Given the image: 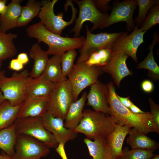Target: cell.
<instances>
[{"mask_svg": "<svg viewBox=\"0 0 159 159\" xmlns=\"http://www.w3.org/2000/svg\"><path fill=\"white\" fill-rule=\"evenodd\" d=\"M0 159H13V158L7 155L5 153H0Z\"/></svg>", "mask_w": 159, "mask_h": 159, "instance_id": "obj_45", "label": "cell"}, {"mask_svg": "<svg viewBox=\"0 0 159 159\" xmlns=\"http://www.w3.org/2000/svg\"><path fill=\"white\" fill-rule=\"evenodd\" d=\"M113 4L111 13L105 23L104 28L119 22L124 21L127 24V30H133L136 25L133 16L137 6V0H126L120 2L115 1Z\"/></svg>", "mask_w": 159, "mask_h": 159, "instance_id": "obj_12", "label": "cell"}, {"mask_svg": "<svg viewBox=\"0 0 159 159\" xmlns=\"http://www.w3.org/2000/svg\"></svg>", "mask_w": 159, "mask_h": 159, "instance_id": "obj_49", "label": "cell"}, {"mask_svg": "<svg viewBox=\"0 0 159 159\" xmlns=\"http://www.w3.org/2000/svg\"><path fill=\"white\" fill-rule=\"evenodd\" d=\"M75 101L71 85L67 79L55 85L48 97L47 111L64 120L69 107Z\"/></svg>", "mask_w": 159, "mask_h": 159, "instance_id": "obj_7", "label": "cell"}, {"mask_svg": "<svg viewBox=\"0 0 159 159\" xmlns=\"http://www.w3.org/2000/svg\"><path fill=\"white\" fill-rule=\"evenodd\" d=\"M14 124L17 135L32 137L49 148H56L58 143L53 134L44 127L42 117L17 118Z\"/></svg>", "mask_w": 159, "mask_h": 159, "instance_id": "obj_6", "label": "cell"}, {"mask_svg": "<svg viewBox=\"0 0 159 159\" xmlns=\"http://www.w3.org/2000/svg\"><path fill=\"white\" fill-rule=\"evenodd\" d=\"M87 95V92H84L80 98L69 107L64 119V126L66 128L74 130L80 123L83 117V110Z\"/></svg>", "mask_w": 159, "mask_h": 159, "instance_id": "obj_21", "label": "cell"}, {"mask_svg": "<svg viewBox=\"0 0 159 159\" xmlns=\"http://www.w3.org/2000/svg\"><path fill=\"white\" fill-rule=\"evenodd\" d=\"M128 134L126 142L132 149H146L154 151L159 148L158 143L134 128L130 129Z\"/></svg>", "mask_w": 159, "mask_h": 159, "instance_id": "obj_22", "label": "cell"}, {"mask_svg": "<svg viewBox=\"0 0 159 159\" xmlns=\"http://www.w3.org/2000/svg\"><path fill=\"white\" fill-rule=\"evenodd\" d=\"M131 128L128 126L116 125L114 130L105 138L111 154L115 159H119L122 156L124 140Z\"/></svg>", "mask_w": 159, "mask_h": 159, "instance_id": "obj_19", "label": "cell"}, {"mask_svg": "<svg viewBox=\"0 0 159 159\" xmlns=\"http://www.w3.org/2000/svg\"><path fill=\"white\" fill-rule=\"evenodd\" d=\"M78 6L79 16L75 20V24L70 31L73 32L74 37H80L84 23L89 21L93 25L90 31L96 29H103L109 14L100 11L95 7L92 0H73Z\"/></svg>", "mask_w": 159, "mask_h": 159, "instance_id": "obj_9", "label": "cell"}, {"mask_svg": "<svg viewBox=\"0 0 159 159\" xmlns=\"http://www.w3.org/2000/svg\"><path fill=\"white\" fill-rule=\"evenodd\" d=\"M42 5L41 1L29 0L26 5L22 7L17 21V27H20L26 26L34 18L38 16Z\"/></svg>", "mask_w": 159, "mask_h": 159, "instance_id": "obj_30", "label": "cell"}, {"mask_svg": "<svg viewBox=\"0 0 159 159\" xmlns=\"http://www.w3.org/2000/svg\"><path fill=\"white\" fill-rule=\"evenodd\" d=\"M94 140L87 138L84 141L93 159H115L111 154L105 138H96Z\"/></svg>", "mask_w": 159, "mask_h": 159, "instance_id": "obj_24", "label": "cell"}, {"mask_svg": "<svg viewBox=\"0 0 159 159\" xmlns=\"http://www.w3.org/2000/svg\"><path fill=\"white\" fill-rule=\"evenodd\" d=\"M2 64V62H0V76L5 73V71L4 70H1Z\"/></svg>", "mask_w": 159, "mask_h": 159, "instance_id": "obj_47", "label": "cell"}, {"mask_svg": "<svg viewBox=\"0 0 159 159\" xmlns=\"http://www.w3.org/2000/svg\"><path fill=\"white\" fill-rule=\"evenodd\" d=\"M129 109L133 113L137 114H143L146 112L143 111L137 106L133 104L130 107Z\"/></svg>", "mask_w": 159, "mask_h": 159, "instance_id": "obj_44", "label": "cell"}, {"mask_svg": "<svg viewBox=\"0 0 159 159\" xmlns=\"http://www.w3.org/2000/svg\"><path fill=\"white\" fill-rule=\"evenodd\" d=\"M138 13L134 21L136 25L140 26L144 21L147 14L155 5L159 4L158 0H137Z\"/></svg>", "mask_w": 159, "mask_h": 159, "instance_id": "obj_32", "label": "cell"}, {"mask_svg": "<svg viewBox=\"0 0 159 159\" xmlns=\"http://www.w3.org/2000/svg\"><path fill=\"white\" fill-rule=\"evenodd\" d=\"M22 0H12L7 5L5 13L0 15V30L6 32L10 29L17 27L18 20L22 7L20 3Z\"/></svg>", "mask_w": 159, "mask_h": 159, "instance_id": "obj_20", "label": "cell"}, {"mask_svg": "<svg viewBox=\"0 0 159 159\" xmlns=\"http://www.w3.org/2000/svg\"><path fill=\"white\" fill-rule=\"evenodd\" d=\"M141 86L143 90L146 93H150L153 90V84L151 81L149 80L143 81L142 82Z\"/></svg>", "mask_w": 159, "mask_h": 159, "instance_id": "obj_39", "label": "cell"}, {"mask_svg": "<svg viewBox=\"0 0 159 159\" xmlns=\"http://www.w3.org/2000/svg\"><path fill=\"white\" fill-rule=\"evenodd\" d=\"M56 83L48 80L43 73L35 78L29 76L26 83L27 97H48Z\"/></svg>", "mask_w": 159, "mask_h": 159, "instance_id": "obj_18", "label": "cell"}, {"mask_svg": "<svg viewBox=\"0 0 159 159\" xmlns=\"http://www.w3.org/2000/svg\"><path fill=\"white\" fill-rule=\"evenodd\" d=\"M117 97L122 104L126 107L130 109V106L133 104L130 99L129 97H123L117 94Z\"/></svg>", "mask_w": 159, "mask_h": 159, "instance_id": "obj_40", "label": "cell"}, {"mask_svg": "<svg viewBox=\"0 0 159 159\" xmlns=\"http://www.w3.org/2000/svg\"><path fill=\"white\" fill-rule=\"evenodd\" d=\"M103 72L100 67L89 66L85 62L76 63L67 77L72 88L75 100H77L83 90L96 82L99 77Z\"/></svg>", "mask_w": 159, "mask_h": 159, "instance_id": "obj_8", "label": "cell"}, {"mask_svg": "<svg viewBox=\"0 0 159 159\" xmlns=\"http://www.w3.org/2000/svg\"><path fill=\"white\" fill-rule=\"evenodd\" d=\"M13 159H40L49 153V148L37 139L24 135H18Z\"/></svg>", "mask_w": 159, "mask_h": 159, "instance_id": "obj_11", "label": "cell"}, {"mask_svg": "<svg viewBox=\"0 0 159 159\" xmlns=\"http://www.w3.org/2000/svg\"><path fill=\"white\" fill-rule=\"evenodd\" d=\"M64 145L62 144H59L55 150L62 159H68L64 150Z\"/></svg>", "mask_w": 159, "mask_h": 159, "instance_id": "obj_42", "label": "cell"}, {"mask_svg": "<svg viewBox=\"0 0 159 159\" xmlns=\"http://www.w3.org/2000/svg\"><path fill=\"white\" fill-rule=\"evenodd\" d=\"M42 118L44 127L53 134L58 144L64 146L67 142L77 137V133L73 130L66 128L62 119L54 117L47 111Z\"/></svg>", "mask_w": 159, "mask_h": 159, "instance_id": "obj_14", "label": "cell"}, {"mask_svg": "<svg viewBox=\"0 0 159 159\" xmlns=\"http://www.w3.org/2000/svg\"><path fill=\"white\" fill-rule=\"evenodd\" d=\"M96 8L100 12L107 13L110 10L111 6L109 5L110 0H92Z\"/></svg>", "mask_w": 159, "mask_h": 159, "instance_id": "obj_37", "label": "cell"}, {"mask_svg": "<svg viewBox=\"0 0 159 159\" xmlns=\"http://www.w3.org/2000/svg\"><path fill=\"white\" fill-rule=\"evenodd\" d=\"M7 1L6 0H0V15H3L5 12L7 8Z\"/></svg>", "mask_w": 159, "mask_h": 159, "instance_id": "obj_43", "label": "cell"}, {"mask_svg": "<svg viewBox=\"0 0 159 159\" xmlns=\"http://www.w3.org/2000/svg\"><path fill=\"white\" fill-rule=\"evenodd\" d=\"M138 27L136 25L130 34L127 32H123L113 44L111 48L112 51H121L131 57L135 62H137L138 49L144 42L143 36L146 33L141 31Z\"/></svg>", "mask_w": 159, "mask_h": 159, "instance_id": "obj_13", "label": "cell"}, {"mask_svg": "<svg viewBox=\"0 0 159 159\" xmlns=\"http://www.w3.org/2000/svg\"><path fill=\"white\" fill-rule=\"evenodd\" d=\"M61 56L53 55L49 58L43 73L50 81L55 83L67 80V77H63L61 65Z\"/></svg>", "mask_w": 159, "mask_h": 159, "instance_id": "obj_26", "label": "cell"}, {"mask_svg": "<svg viewBox=\"0 0 159 159\" xmlns=\"http://www.w3.org/2000/svg\"><path fill=\"white\" fill-rule=\"evenodd\" d=\"M21 104L13 106L6 100L0 104V130L13 124Z\"/></svg>", "mask_w": 159, "mask_h": 159, "instance_id": "obj_29", "label": "cell"}, {"mask_svg": "<svg viewBox=\"0 0 159 159\" xmlns=\"http://www.w3.org/2000/svg\"><path fill=\"white\" fill-rule=\"evenodd\" d=\"M29 72L25 69L14 72L10 77L5 74L0 76V90L6 100L11 105H19L26 98V83Z\"/></svg>", "mask_w": 159, "mask_h": 159, "instance_id": "obj_5", "label": "cell"}, {"mask_svg": "<svg viewBox=\"0 0 159 159\" xmlns=\"http://www.w3.org/2000/svg\"><path fill=\"white\" fill-rule=\"evenodd\" d=\"M153 151L140 149H132L124 148L122 150V154L119 159H150L155 155Z\"/></svg>", "mask_w": 159, "mask_h": 159, "instance_id": "obj_33", "label": "cell"}, {"mask_svg": "<svg viewBox=\"0 0 159 159\" xmlns=\"http://www.w3.org/2000/svg\"><path fill=\"white\" fill-rule=\"evenodd\" d=\"M87 100V105L91 107L94 110L110 115L107 85L98 80L90 86Z\"/></svg>", "mask_w": 159, "mask_h": 159, "instance_id": "obj_16", "label": "cell"}, {"mask_svg": "<svg viewBox=\"0 0 159 159\" xmlns=\"http://www.w3.org/2000/svg\"><path fill=\"white\" fill-rule=\"evenodd\" d=\"M148 101L151 109L150 112L155 132L159 134V105L149 97Z\"/></svg>", "mask_w": 159, "mask_h": 159, "instance_id": "obj_36", "label": "cell"}, {"mask_svg": "<svg viewBox=\"0 0 159 159\" xmlns=\"http://www.w3.org/2000/svg\"><path fill=\"white\" fill-rule=\"evenodd\" d=\"M17 37V34L7 33L0 30V62L16 55L17 50L14 40Z\"/></svg>", "mask_w": 159, "mask_h": 159, "instance_id": "obj_27", "label": "cell"}, {"mask_svg": "<svg viewBox=\"0 0 159 159\" xmlns=\"http://www.w3.org/2000/svg\"><path fill=\"white\" fill-rule=\"evenodd\" d=\"M77 55L75 49L69 50L61 56V65L63 76L67 77L71 72Z\"/></svg>", "mask_w": 159, "mask_h": 159, "instance_id": "obj_34", "label": "cell"}, {"mask_svg": "<svg viewBox=\"0 0 159 159\" xmlns=\"http://www.w3.org/2000/svg\"><path fill=\"white\" fill-rule=\"evenodd\" d=\"M112 54L110 48L99 49L92 52L85 62L89 66L104 67L108 63Z\"/></svg>", "mask_w": 159, "mask_h": 159, "instance_id": "obj_31", "label": "cell"}, {"mask_svg": "<svg viewBox=\"0 0 159 159\" xmlns=\"http://www.w3.org/2000/svg\"><path fill=\"white\" fill-rule=\"evenodd\" d=\"M48 97H27L21 103L17 118L42 117L47 111Z\"/></svg>", "mask_w": 159, "mask_h": 159, "instance_id": "obj_17", "label": "cell"}, {"mask_svg": "<svg viewBox=\"0 0 159 159\" xmlns=\"http://www.w3.org/2000/svg\"><path fill=\"white\" fill-rule=\"evenodd\" d=\"M159 23V4L155 5L150 10L140 29L141 31L146 32Z\"/></svg>", "mask_w": 159, "mask_h": 159, "instance_id": "obj_35", "label": "cell"}, {"mask_svg": "<svg viewBox=\"0 0 159 159\" xmlns=\"http://www.w3.org/2000/svg\"><path fill=\"white\" fill-rule=\"evenodd\" d=\"M26 32L29 37L37 39L38 43L43 42L47 45L48 55L61 56L69 50L80 49L85 39L84 36L71 38L54 34L48 30L40 21L29 26Z\"/></svg>", "mask_w": 159, "mask_h": 159, "instance_id": "obj_2", "label": "cell"}, {"mask_svg": "<svg viewBox=\"0 0 159 159\" xmlns=\"http://www.w3.org/2000/svg\"><path fill=\"white\" fill-rule=\"evenodd\" d=\"M5 100H6L4 97L2 93L0 90V104Z\"/></svg>", "mask_w": 159, "mask_h": 159, "instance_id": "obj_46", "label": "cell"}, {"mask_svg": "<svg viewBox=\"0 0 159 159\" xmlns=\"http://www.w3.org/2000/svg\"><path fill=\"white\" fill-rule=\"evenodd\" d=\"M86 37L84 44L80 49V55L76 63L86 62L90 54L99 49L110 48L123 32L118 33L103 32L97 34L91 33L85 26Z\"/></svg>", "mask_w": 159, "mask_h": 159, "instance_id": "obj_10", "label": "cell"}, {"mask_svg": "<svg viewBox=\"0 0 159 159\" xmlns=\"http://www.w3.org/2000/svg\"><path fill=\"white\" fill-rule=\"evenodd\" d=\"M17 59L23 65L26 64L29 61L28 56L26 52H22L19 54Z\"/></svg>", "mask_w": 159, "mask_h": 159, "instance_id": "obj_41", "label": "cell"}, {"mask_svg": "<svg viewBox=\"0 0 159 159\" xmlns=\"http://www.w3.org/2000/svg\"><path fill=\"white\" fill-rule=\"evenodd\" d=\"M152 159H159V155H155L152 158Z\"/></svg>", "mask_w": 159, "mask_h": 159, "instance_id": "obj_48", "label": "cell"}, {"mask_svg": "<svg viewBox=\"0 0 159 159\" xmlns=\"http://www.w3.org/2000/svg\"><path fill=\"white\" fill-rule=\"evenodd\" d=\"M107 85L110 115L116 125L133 127L146 134L155 132L150 112L140 114L133 113L123 106L118 99L113 82H110Z\"/></svg>", "mask_w": 159, "mask_h": 159, "instance_id": "obj_1", "label": "cell"}, {"mask_svg": "<svg viewBox=\"0 0 159 159\" xmlns=\"http://www.w3.org/2000/svg\"></svg>", "mask_w": 159, "mask_h": 159, "instance_id": "obj_50", "label": "cell"}, {"mask_svg": "<svg viewBox=\"0 0 159 159\" xmlns=\"http://www.w3.org/2000/svg\"><path fill=\"white\" fill-rule=\"evenodd\" d=\"M152 42L148 47L149 52L146 58L139 64L137 69H144L148 70V75L152 80L156 81L159 78V67L154 59L153 49L155 44L159 41V36L158 33L153 34Z\"/></svg>", "mask_w": 159, "mask_h": 159, "instance_id": "obj_25", "label": "cell"}, {"mask_svg": "<svg viewBox=\"0 0 159 159\" xmlns=\"http://www.w3.org/2000/svg\"><path fill=\"white\" fill-rule=\"evenodd\" d=\"M24 65L17 58L12 59L9 66V68L11 70L19 71L23 69Z\"/></svg>", "mask_w": 159, "mask_h": 159, "instance_id": "obj_38", "label": "cell"}, {"mask_svg": "<svg viewBox=\"0 0 159 159\" xmlns=\"http://www.w3.org/2000/svg\"><path fill=\"white\" fill-rule=\"evenodd\" d=\"M57 1L58 0L42 1V7L38 16L40 19V21L48 30L61 35L65 28L75 21L77 10L72 1L67 0L64 5V9L70 6L72 10V16L69 21H66L63 19V12L59 13L57 15L54 14V6Z\"/></svg>", "mask_w": 159, "mask_h": 159, "instance_id": "obj_4", "label": "cell"}, {"mask_svg": "<svg viewBox=\"0 0 159 159\" xmlns=\"http://www.w3.org/2000/svg\"><path fill=\"white\" fill-rule=\"evenodd\" d=\"M17 135L14 124L0 130V149L12 158L15 154L14 146Z\"/></svg>", "mask_w": 159, "mask_h": 159, "instance_id": "obj_28", "label": "cell"}, {"mask_svg": "<svg viewBox=\"0 0 159 159\" xmlns=\"http://www.w3.org/2000/svg\"><path fill=\"white\" fill-rule=\"evenodd\" d=\"M116 125L110 116L87 109L83 111L82 119L74 130L91 140L96 138H105L114 130Z\"/></svg>", "mask_w": 159, "mask_h": 159, "instance_id": "obj_3", "label": "cell"}, {"mask_svg": "<svg viewBox=\"0 0 159 159\" xmlns=\"http://www.w3.org/2000/svg\"><path fill=\"white\" fill-rule=\"evenodd\" d=\"M129 56L120 51H112L111 58L108 63L100 68L103 72L110 75L115 83L119 87L121 80L126 77L132 75L126 64Z\"/></svg>", "mask_w": 159, "mask_h": 159, "instance_id": "obj_15", "label": "cell"}, {"mask_svg": "<svg viewBox=\"0 0 159 159\" xmlns=\"http://www.w3.org/2000/svg\"><path fill=\"white\" fill-rule=\"evenodd\" d=\"M30 58L34 60V64L29 76L32 78L37 77L44 71L49 58L46 51L43 50L37 43L34 44L29 52Z\"/></svg>", "mask_w": 159, "mask_h": 159, "instance_id": "obj_23", "label": "cell"}]
</instances>
